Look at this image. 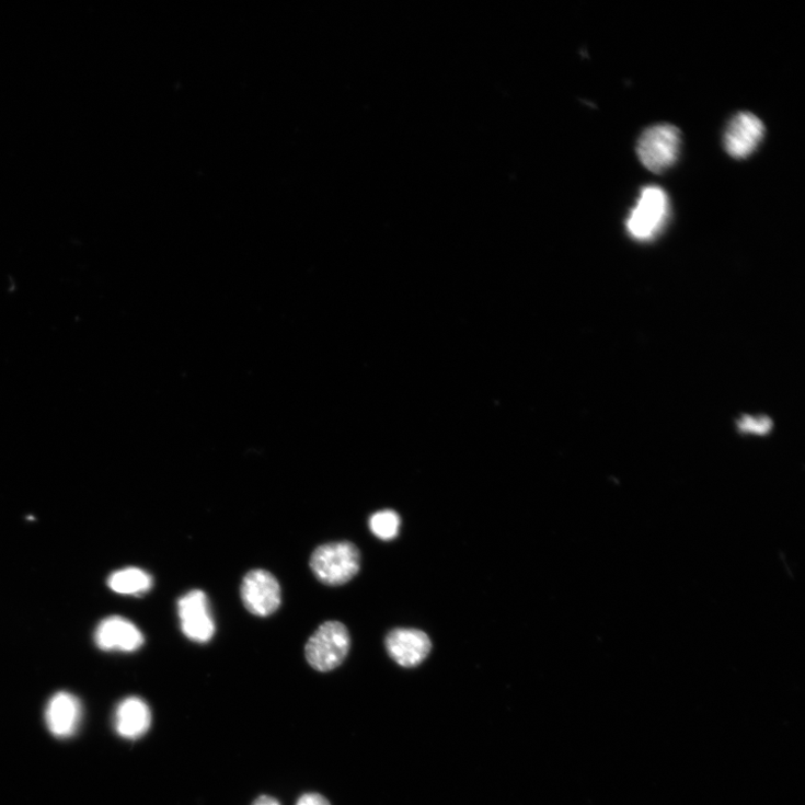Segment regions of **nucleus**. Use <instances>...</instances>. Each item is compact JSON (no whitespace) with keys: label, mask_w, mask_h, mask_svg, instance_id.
Returning a JSON list of instances; mask_svg holds the SVG:
<instances>
[{"label":"nucleus","mask_w":805,"mask_h":805,"mask_svg":"<svg viewBox=\"0 0 805 805\" xmlns=\"http://www.w3.org/2000/svg\"><path fill=\"white\" fill-rule=\"evenodd\" d=\"M350 649V635L345 624L329 621L321 624L306 644V658L309 665L321 672L338 668L347 658Z\"/></svg>","instance_id":"nucleus-1"},{"label":"nucleus","mask_w":805,"mask_h":805,"mask_svg":"<svg viewBox=\"0 0 805 805\" xmlns=\"http://www.w3.org/2000/svg\"><path fill=\"white\" fill-rule=\"evenodd\" d=\"M669 217L667 193L658 186L644 187L629 215L626 230L637 241H651L663 231Z\"/></svg>","instance_id":"nucleus-2"},{"label":"nucleus","mask_w":805,"mask_h":805,"mask_svg":"<svg viewBox=\"0 0 805 805\" xmlns=\"http://www.w3.org/2000/svg\"><path fill=\"white\" fill-rule=\"evenodd\" d=\"M310 567L321 583L340 586L353 579L359 572L360 553L349 542L321 545L312 553Z\"/></svg>","instance_id":"nucleus-3"},{"label":"nucleus","mask_w":805,"mask_h":805,"mask_svg":"<svg viewBox=\"0 0 805 805\" xmlns=\"http://www.w3.org/2000/svg\"><path fill=\"white\" fill-rule=\"evenodd\" d=\"M681 136L677 127L662 124L643 131L636 152L644 168L655 174L669 170L680 152Z\"/></svg>","instance_id":"nucleus-4"},{"label":"nucleus","mask_w":805,"mask_h":805,"mask_svg":"<svg viewBox=\"0 0 805 805\" xmlns=\"http://www.w3.org/2000/svg\"><path fill=\"white\" fill-rule=\"evenodd\" d=\"M241 598L250 613L256 617H268L281 606V587L271 572L253 570L243 578Z\"/></svg>","instance_id":"nucleus-5"},{"label":"nucleus","mask_w":805,"mask_h":805,"mask_svg":"<svg viewBox=\"0 0 805 805\" xmlns=\"http://www.w3.org/2000/svg\"><path fill=\"white\" fill-rule=\"evenodd\" d=\"M179 616L182 631L189 640L206 643L212 637L215 623L203 590L194 589L180 599Z\"/></svg>","instance_id":"nucleus-6"},{"label":"nucleus","mask_w":805,"mask_h":805,"mask_svg":"<svg viewBox=\"0 0 805 805\" xmlns=\"http://www.w3.org/2000/svg\"><path fill=\"white\" fill-rule=\"evenodd\" d=\"M390 657L401 667L415 668L432 653L433 642L428 635L416 629H395L386 640Z\"/></svg>","instance_id":"nucleus-7"},{"label":"nucleus","mask_w":805,"mask_h":805,"mask_svg":"<svg viewBox=\"0 0 805 805\" xmlns=\"http://www.w3.org/2000/svg\"><path fill=\"white\" fill-rule=\"evenodd\" d=\"M766 134L762 120L751 113H739L729 122L724 137L727 153L744 159L754 153Z\"/></svg>","instance_id":"nucleus-8"},{"label":"nucleus","mask_w":805,"mask_h":805,"mask_svg":"<svg viewBox=\"0 0 805 805\" xmlns=\"http://www.w3.org/2000/svg\"><path fill=\"white\" fill-rule=\"evenodd\" d=\"M96 646L103 652L134 653L145 642L141 631L129 620L111 617L103 620L94 634Z\"/></svg>","instance_id":"nucleus-9"},{"label":"nucleus","mask_w":805,"mask_h":805,"mask_svg":"<svg viewBox=\"0 0 805 805\" xmlns=\"http://www.w3.org/2000/svg\"><path fill=\"white\" fill-rule=\"evenodd\" d=\"M81 720L82 706L74 694L61 691L50 698L45 711V722L51 735L59 738L73 736Z\"/></svg>","instance_id":"nucleus-10"},{"label":"nucleus","mask_w":805,"mask_h":805,"mask_svg":"<svg viewBox=\"0 0 805 805\" xmlns=\"http://www.w3.org/2000/svg\"><path fill=\"white\" fill-rule=\"evenodd\" d=\"M115 725L122 737L138 739L150 728L151 712L140 698H126L117 708Z\"/></svg>","instance_id":"nucleus-11"},{"label":"nucleus","mask_w":805,"mask_h":805,"mask_svg":"<svg viewBox=\"0 0 805 805\" xmlns=\"http://www.w3.org/2000/svg\"><path fill=\"white\" fill-rule=\"evenodd\" d=\"M107 584L114 593L125 596H140L152 587V577L137 567H128L115 572Z\"/></svg>","instance_id":"nucleus-12"},{"label":"nucleus","mask_w":805,"mask_h":805,"mask_svg":"<svg viewBox=\"0 0 805 805\" xmlns=\"http://www.w3.org/2000/svg\"><path fill=\"white\" fill-rule=\"evenodd\" d=\"M401 518L394 510H382L373 514L369 519L371 532L380 540H394L399 533Z\"/></svg>","instance_id":"nucleus-13"},{"label":"nucleus","mask_w":805,"mask_h":805,"mask_svg":"<svg viewBox=\"0 0 805 805\" xmlns=\"http://www.w3.org/2000/svg\"><path fill=\"white\" fill-rule=\"evenodd\" d=\"M741 432L754 435H766L771 429V421L768 418L745 417L739 423Z\"/></svg>","instance_id":"nucleus-14"},{"label":"nucleus","mask_w":805,"mask_h":805,"mask_svg":"<svg viewBox=\"0 0 805 805\" xmlns=\"http://www.w3.org/2000/svg\"><path fill=\"white\" fill-rule=\"evenodd\" d=\"M297 805H332L330 801L320 794L308 793L302 795Z\"/></svg>","instance_id":"nucleus-15"},{"label":"nucleus","mask_w":805,"mask_h":805,"mask_svg":"<svg viewBox=\"0 0 805 805\" xmlns=\"http://www.w3.org/2000/svg\"><path fill=\"white\" fill-rule=\"evenodd\" d=\"M252 805H280V804L276 798L272 796L263 795L256 798Z\"/></svg>","instance_id":"nucleus-16"}]
</instances>
